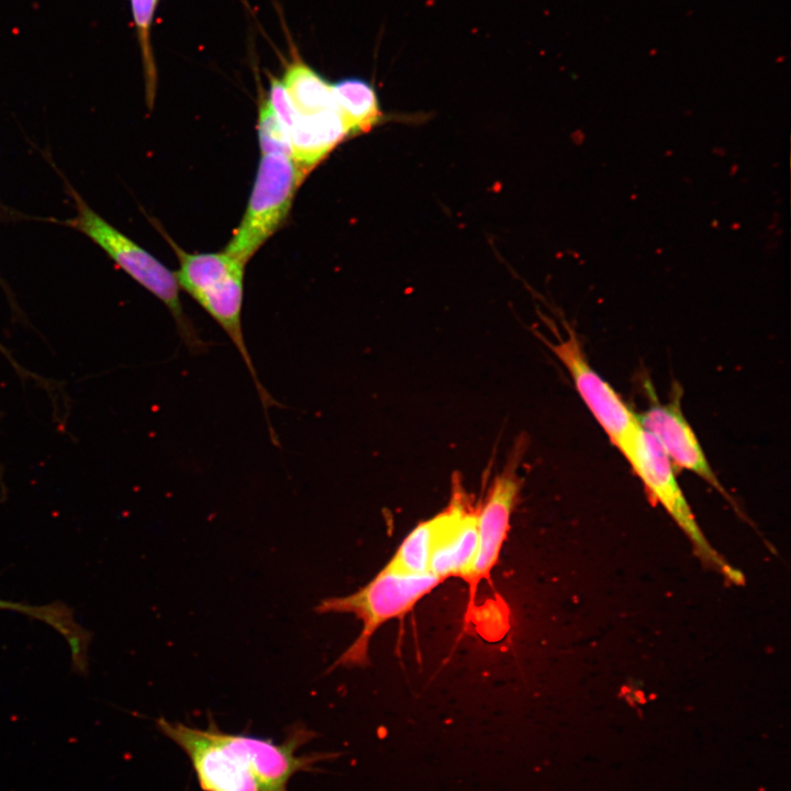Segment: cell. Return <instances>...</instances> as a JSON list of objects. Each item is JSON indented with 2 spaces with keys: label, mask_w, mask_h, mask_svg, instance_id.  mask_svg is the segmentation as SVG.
Returning <instances> with one entry per match:
<instances>
[{
  "label": "cell",
  "mask_w": 791,
  "mask_h": 791,
  "mask_svg": "<svg viewBox=\"0 0 791 791\" xmlns=\"http://www.w3.org/2000/svg\"><path fill=\"white\" fill-rule=\"evenodd\" d=\"M179 269L174 272L179 285L219 324L241 355L256 387L265 411L270 438L277 437L268 417V409L278 405L260 382L244 338L242 310L245 266L237 258L222 253L189 254L175 247Z\"/></svg>",
  "instance_id": "obj_1"
},
{
  "label": "cell",
  "mask_w": 791,
  "mask_h": 791,
  "mask_svg": "<svg viewBox=\"0 0 791 791\" xmlns=\"http://www.w3.org/2000/svg\"><path fill=\"white\" fill-rule=\"evenodd\" d=\"M442 582V579L432 573L402 575L382 568L354 593L320 601L315 606L317 613L353 614L363 624L359 635L339 656L334 667L367 666L375 633L383 624L411 612L419 601Z\"/></svg>",
  "instance_id": "obj_2"
},
{
  "label": "cell",
  "mask_w": 791,
  "mask_h": 791,
  "mask_svg": "<svg viewBox=\"0 0 791 791\" xmlns=\"http://www.w3.org/2000/svg\"><path fill=\"white\" fill-rule=\"evenodd\" d=\"M73 197L77 213L67 224L88 236L131 278L167 307L178 335L190 352H203L208 344L183 310L175 274L96 213L77 192L73 191Z\"/></svg>",
  "instance_id": "obj_3"
},
{
  "label": "cell",
  "mask_w": 791,
  "mask_h": 791,
  "mask_svg": "<svg viewBox=\"0 0 791 791\" xmlns=\"http://www.w3.org/2000/svg\"><path fill=\"white\" fill-rule=\"evenodd\" d=\"M304 179L286 155H261L245 214L224 252L244 265L287 219Z\"/></svg>",
  "instance_id": "obj_4"
},
{
  "label": "cell",
  "mask_w": 791,
  "mask_h": 791,
  "mask_svg": "<svg viewBox=\"0 0 791 791\" xmlns=\"http://www.w3.org/2000/svg\"><path fill=\"white\" fill-rule=\"evenodd\" d=\"M617 449L632 466L650 494L665 508L693 543L697 552L729 580L740 582L743 576L710 546L695 521L691 508L676 479L672 463L660 444L639 423Z\"/></svg>",
  "instance_id": "obj_5"
},
{
  "label": "cell",
  "mask_w": 791,
  "mask_h": 791,
  "mask_svg": "<svg viewBox=\"0 0 791 791\" xmlns=\"http://www.w3.org/2000/svg\"><path fill=\"white\" fill-rule=\"evenodd\" d=\"M520 446L515 447L503 470L489 486L477 510V548L468 575L464 579L468 584L466 624L476 612V599L479 586L491 580V572L499 561L503 544L508 537L511 516L521 489L517 475Z\"/></svg>",
  "instance_id": "obj_6"
},
{
  "label": "cell",
  "mask_w": 791,
  "mask_h": 791,
  "mask_svg": "<svg viewBox=\"0 0 791 791\" xmlns=\"http://www.w3.org/2000/svg\"><path fill=\"white\" fill-rule=\"evenodd\" d=\"M156 724L188 756L203 791H259L247 765L221 739L213 720L204 729L164 717Z\"/></svg>",
  "instance_id": "obj_7"
},
{
  "label": "cell",
  "mask_w": 791,
  "mask_h": 791,
  "mask_svg": "<svg viewBox=\"0 0 791 791\" xmlns=\"http://www.w3.org/2000/svg\"><path fill=\"white\" fill-rule=\"evenodd\" d=\"M566 328L567 336L556 342L542 339L565 366L582 401L617 448L638 424L636 414L591 367L576 332L568 325Z\"/></svg>",
  "instance_id": "obj_8"
},
{
  "label": "cell",
  "mask_w": 791,
  "mask_h": 791,
  "mask_svg": "<svg viewBox=\"0 0 791 791\" xmlns=\"http://www.w3.org/2000/svg\"><path fill=\"white\" fill-rule=\"evenodd\" d=\"M219 735L247 765L259 791H288V784L294 775L315 770V764L328 757L325 754H298V749L315 736L304 727L291 731L282 744L221 729Z\"/></svg>",
  "instance_id": "obj_9"
},
{
  "label": "cell",
  "mask_w": 791,
  "mask_h": 791,
  "mask_svg": "<svg viewBox=\"0 0 791 791\" xmlns=\"http://www.w3.org/2000/svg\"><path fill=\"white\" fill-rule=\"evenodd\" d=\"M636 417L639 425L660 444L672 464L694 472L729 499L681 411L680 393L677 392L669 403L651 401Z\"/></svg>",
  "instance_id": "obj_10"
},
{
  "label": "cell",
  "mask_w": 791,
  "mask_h": 791,
  "mask_svg": "<svg viewBox=\"0 0 791 791\" xmlns=\"http://www.w3.org/2000/svg\"><path fill=\"white\" fill-rule=\"evenodd\" d=\"M448 505L450 517L432 554L430 573L443 581L456 577L464 580L477 548L478 504L466 493L459 475L453 477Z\"/></svg>",
  "instance_id": "obj_11"
},
{
  "label": "cell",
  "mask_w": 791,
  "mask_h": 791,
  "mask_svg": "<svg viewBox=\"0 0 791 791\" xmlns=\"http://www.w3.org/2000/svg\"><path fill=\"white\" fill-rule=\"evenodd\" d=\"M350 131L338 110L300 114L290 130L291 159L303 179Z\"/></svg>",
  "instance_id": "obj_12"
},
{
  "label": "cell",
  "mask_w": 791,
  "mask_h": 791,
  "mask_svg": "<svg viewBox=\"0 0 791 791\" xmlns=\"http://www.w3.org/2000/svg\"><path fill=\"white\" fill-rule=\"evenodd\" d=\"M449 517L450 508L447 504L437 514L416 524L383 569L402 575L430 573L432 554Z\"/></svg>",
  "instance_id": "obj_13"
},
{
  "label": "cell",
  "mask_w": 791,
  "mask_h": 791,
  "mask_svg": "<svg viewBox=\"0 0 791 791\" xmlns=\"http://www.w3.org/2000/svg\"><path fill=\"white\" fill-rule=\"evenodd\" d=\"M280 79L293 107L300 114L338 110L332 85L309 66L296 49ZM339 111V110H338Z\"/></svg>",
  "instance_id": "obj_14"
},
{
  "label": "cell",
  "mask_w": 791,
  "mask_h": 791,
  "mask_svg": "<svg viewBox=\"0 0 791 791\" xmlns=\"http://www.w3.org/2000/svg\"><path fill=\"white\" fill-rule=\"evenodd\" d=\"M0 610L20 612L53 627L63 635L67 642L71 654L73 666L78 672L87 671L90 634L76 622L73 610L69 606L60 602L46 605H31L0 599Z\"/></svg>",
  "instance_id": "obj_15"
},
{
  "label": "cell",
  "mask_w": 791,
  "mask_h": 791,
  "mask_svg": "<svg viewBox=\"0 0 791 791\" xmlns=\"http://www.w3.org/2000/svg\"><path fill=\"white\" fill-rule=\"evenodd\" d=\"M338 110L350 135L369 132L381 118L375 88L365 79L346 77L332 83Z\"/></svg>",
  "instance_id": "obj_16"
},
{
  "label": "cell",
  "mask_w": 791,
  "mask_h": 791,
  "mask_svg": "<svg viewBox=\"0 0 791 791\" xmlns=\"http://www.w3.org/2000/svg\"><path fill=\"white\" fill-rule=\"evenodd\" d=\"M159 0H130L131 10L141 49L148 100L154 98L156 66L152 47V26Z\"/></svg>",
  "instance_id": "obj_17"
},
{
  "label": "cell",
  "mask_w": 791,
  "mask_h": 791,
  "mask_svg": "<svg viewBox=\"0 0 791 791\" xmlns=\"http://www.w3.org/2000/svg\"><path fill=\"white\" fill-rule=\"evenodd\" d=\"M257 127L263 155L280 154L291 158L290 135L274 113L267 98H260Z\"/></svg>",
  "instance_id": "obj_18"
},
{
  "label": "cell",
  "mask_w": 791,
  "mask_h": 791,
  "mask_svg": "<svg viewBox=\"0 0 791 791\" xmlns=\"http://www.w3.org/2000/svg\"><path fill=\"white\" fill-rule=\"evenodd\" d=\"M267 100L279 122L290 135V130L294 124L298 112L293 107L280 79L276 77H270L269 96Z\"/></svg>",
  "instance_id": "obj_19"
},
{
  "label": "cell",
  "mask_w": 791,
  "mask_h": 791,
  "mask_svg": "<svg viewBox=\"0 0 791 791\" xmlns=\"http://www.w3.org/2000/svg\"><path fill=\"white\" fill-rule=\"evenodd\" d=\"M0 350L7 356L10 357V355L7 353V350L3 348V346L0 344Z\"/></svg>",
  "instance_id": "obj_20"
}]
</instances>
